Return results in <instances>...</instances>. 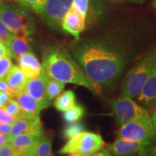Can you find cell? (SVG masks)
Here are the masks:
<instances>
[{
    "label": "cell",
    "mask_w": 156,
    "mask_h": 156,
    "mask_svg": "<svg viewBox=\"0 0 156 156\" xmlns=\"http://www.w3.org/2000/svg\"><path fill=\"white\" fill-rule=\"evenodd\" d=\"M117 138L141 142L153 146L156 142V129L153 121L137 120L121 126Z\"/></svg>",
    "instance_id": "cell-7"
},
{
    "label": "cell",
    "mask_w": 156,
    "mask_h": 156,
    "mask_svg": "<svg viewBox=\"0 0 156 156\" xmlns=\"http://www.w3.org/2000/svg\"><path fill=\"white\" fill-rule=\"evenodd\" d=\"M84 129H85V127H84L83 124L82 123L77 122L70 123L69 125L64 129V136L66 139L69 140L70 138L73 137L77 134L83 132Z\"/></svg>",
    "instance_id": "cell-24"
},
{
    "label": "cell",
    "mask_w": 156,
    "mask_h": 156,
    "mask_svg": "<svg viewBox=\"0 0 156 156\" xmlns=\"http://www.w3.org/2000/svg\"><path fill=\"white\" fill-rule=\"evenodd\" d=\"M0 91L8 93L12 98L15 94L14 91L9 87V85L5 81V80H0Z\"/></svg>",
    "instance_id": "cell-31"
},
{
    "label": "cell",
    "mask_w": 156,
    "mask_h": 156,
    "mask_svg": "<svg viewBox=\"0 0 156 156\" xmlns=\"http://www.w3.org/2000/svg\"><path fill=\"white\" fill-rule=\"evenodd\" d=\"M131 1H139V2H140V1H143V0H131Z\"/></svg>",
    "instance_id": "cell-41"
},
{
    "label": "cell",
    "mask_w": 156,
    "mask_h": 156,
    "mask_svg": "<svg viewBox=\"0 0 156 156\" xmlns=\"http://www.w3.org/2000/svg\"><path fill=\"white\" fill-rule=\"evenodd\" d=\"M11 132V124L0 122V134L9 136Z\"/></svg>",
    "instance_id": "cell-33"
},
{
    "label": "cell",
    "mask_w": 156,
    "mask_h": 156,
    "mask_svg": "<svg viewBox=\"0 0 156 156\" xmlns=\"http://www.w3.org/2000/svg\"><path fill=\"white\" fill-rule=\"evenodd\" d=\"M9 0H0V6L4 5V4L7 3V2H9Z\"/></svg>",
    "instance_id": "cell-38"
},
{
    "label": "cell",
    "mask_w": 156,
    "mask_h": 156,
    "mask_svg": "<svg viewBox=\"0 0 156 156\" xmlns=\"http://www.w3.org/2000/svg\"><path fill=\"white\" fill-rule=\"evenodd\" d=\"M141 156H156V145L150 147Z\"/></svg>",
    "instance_id": "cell-36"
},
{
    "label": "cell",
    "mask_w": 156,
    "mask_h": 156,
    "mask_svg": "<svg viewBox=\"0 0 156 156\" xmlns=\"http://www.w3.org/2000/svg\"><path fill=\"white\" fill-rule=\"evenodd\" d=\"M12 65L11 56H5L0 58V80L5 79Z\"/></svg>",
    "instance_id": "cell-27"
},
{
    "label": "cell",
    "mask_w": 156,
    "mask_h": 156,
    "mask_svg": "<svg viewBox=\"0 0 156 156\" xmlns=\"http://www.w3.org/2000/svg\"><path fill=\"white\" fill-rule=\"evenodd\" d=\"M12 98L8 93L0 91V107L3 108Z\"/></svg>",
    "instance_id": "cell-32"
},
{
    "label": "cell",
    "mask_w": 156,
    "mask_h": 156,
    "mask_svg": "<svg viewBox=\"0 0 156 156\" xmlns=\"http://www.w3.org/2000/svg\"><path fill=\"white\" fill-rule=\"evenodd\" d=\"M23 133L44 134L40 117L31 118L21 114L11 125L9 138Z\"/></svg>",
    "instance_id": "cell-10"
},
{
    "label": "cell",
    "mask_w": 156,
    "mask_h": 156,
    "mask_svg": "<svg viewBox=\"0 0 156 156\" xmlns=\"http://www.w3.org/2000/svg\"><path fill=\"white\" fill-rule=\"evenodd\" d=\"M43 136L44 134H20L9 138V142L12 146L15 153L26 151L34 152L36 145Z\"/></svg>",
    "instance_id": "cell-14"
},
{
    "label": "cell",
    "mask_w": 156,
    "mask_h": 156,
    "mask_svg": "<svg viewBox=\"0 0 156 156\" xmlns=\"http://www.w3.org/2000/svg\"><path fill=\"white\" fill-rule=\"evenodd\" d=\"M104 145V141L100 134L83 131L68 140L60 149L59 153L88 155L103 149Z\"/></svg>",
    "instance_id": "cell-5"
},
{
    "label": "cell",
    "mask_w": 156,
    "mask_h": 156,
    "mask_svg": "<svg viewBox=\"0 0 156 156\" xmlns=\"http://www.w3.org/2000/svg\"><path fill=\"white\" fill-rule=\"evenodd\" d=\"M17 61L19 67L28 80L38 77L44 73L42 64L40 63L35 54L31 51L21 55Z\"/></svg>",
    "instance_id": "cell-13"
},
{
    "label": "cell",
    "mask_w": 156,
    "mask_h": 156,
    "mask_svg": "<svg viewBox=\"0 0 156 156\" xmlns=\"http://www.w3.org/2000/svg\"><path fill=\"white\" fill-rule=\"evenodd\" d=\"M151 147L152 146L141 142L117 138L107 146L106 149L113 156H130L136 154L141 156Z\"/></svg>",
    "instance_id": "cell-9"
},
{
    "label": "cell",
    "mask_w": 156,
    "mask_h": 156,
    "mask_svg": "<svg viewBox=\"0 0 156 156\" xmlns=\"http://www.w3.org/2000/svg\"><path fill=\"white\" fill-rule=\"evenodd\" d=\"M89 0H73V8L86 17Z\"/></svg>",
    "instance_id": "cell-28"
},
{
    "label": "cell",
    "mask_w": 156,
    "mask_h": 156,
    "mask_svg": "<svg viewBox=\"0 0 156 156\" xmlns=\"http://www.w3.org/2000/svg\"><path fill=\"white\" fill-rule=\"evenodd\" d=\"M42 67L48 77L64 83L83 86L98 94L99 87L86 75L69 51L60 45L48 46L43 51Z\"/></svg>",
    "instance_id": "cell-2"
},
{
    "label": "cell",
    "mask_w": 156,
    "mask_h": 156,
    "mask_svg": "<svg viewBox=\"0 0 156 156\" xmlns=\"http://www.w3.org/2000/svg\"><path fill=\"white\" fill-rule=\"evenodd\" d=\"M85 19L83 15L72 7L62 20L61 28L71 34L75 41L80 39V35L85 29Z\"/></svg>",
    "instance_id": "cell-12"
},
{
    "label": "cell",
    "mask_w": 156,
    "mask_h": 156,
    "mask_svg": "<svg viewBox=\"0 0 156 156\" xmlns=\"http://www.w3.org/2000/svg\"><path fill=\"white\" fill-rule=\"evenodd\" d=\"M15 151L9 142L0 146V156H15Z\"/></svg>",
    "instance_id": "cell-29"
},
{
    "label": "cell",
    "mask_w": 156,
    "mask_h": 156,
    "mask_svg": "<svg viewBox=\"0 0 156 156\" xmlns=\"http://www.w3.org/2000/svg\"><path fill=\"white\" fill-rule=\"evenodd\" d=\"M72 7L73 0H46L41 14L42 20L51 28H60L62 20Z\"/></svg>",
    "instance_id": "cell-8"
},
{
    "label": "cell",
    "mask_w": 156,
    "mask_h": 156,
    "mask_svg": "<svg viewBox=\"0 0 156 156\" xmlns=\"http://www.w3.org/2000/svg\"><path fill=\"white\" fill-rule=\"evenodd\" d=\"M14 36V34L7 28V27L0 20V42L8 47L9 43Z\"/></svg>",
    "instance_id": "cell-25"
},
{
    "label": "cell",
    "mask_w": 156,
    "mask_h": 156,
    "mask_svg": "<svg viewBox=\"0 0 156 156\" xmlns=\"http://www.w3.org/2000/svg\"><path fill=\"white\" fill-rule=\"evenodd\" d=\"M9 141V136L6 134H0V146L5 145L6 143H8Z\"/></svg>",
    "instance_id": "cell-37"
},
{
    "label": "cell",
    "mask_w": 156,
    "mask_h": 156,
    "mask_svg": "<svg viewBox=\"0 0 156 156\" xmlns=\"http://www.w3.org/2000/svg\"><path fill=\"white\" fill-rule=\"evenodd\" d=\"M76 104V96L73 91L67 90L61 93L54 101V107L59 112H64Z\"/></svg>",
    "instance_id": "cell-19"
},
{
    "label": "cell",
    "mask_w": 156,
    "mask_h": 156,
    "mask_svg": "<svg viewBox=\"0 0 156 156\" xmlns=\"http://www.w3.org/2000/svg\"><path fill=\"white\" fill-rule=\"evenodd\" d=\"M46 78L47 76L45 75L44 71L38 77L28 80L25 88V90L37 101L41 110L46 108L50 104L46 97Z\"/></svg>",
    "instance_id": "cell-11"
},
{
    "label": "cell",
    "mask_w": 156,
    "mask_h": 156,
    "mask_svg": "<svg viewBox=\"0 0 156 156\" xmlns=\"http://www.w3.org/2000/svg\"><path fill=\"white\" fill-rule=\"evenodd\" d=\"M15 117L11 116L4 110L3 108L0 107V122L5 123V124H12L15 122Z\"/></svg>",
    "instance_id": "cell-30"
},
{
    "label": "cell",
    "mask_w": 156,
    "mask_h": 156,
    "mask_svg": "<svg viewBox=\"0 0 156 156\" xmlns=\"http://www.w3.org/2000/svg\"><path fill=\"white\" fill-rule=\"evenodd\" d=\"M68 156H86V155H79V154H69V155H68Z\"/></svg>",
    "instance_id": "cell-39"
},
{
    "label": "cell",
    "mask_w": 156,
    "mask_h": 156,
    "mask_svg": "<svg viewBox=\"0 0 156 156\" xmlns=\"http://www.w3.org/2000/svg\"><path fill=\"white\" fill-rule=\"evenodd\" d=\"M23 7H28L37 14H41L46 0H15Z\"/></svg>",
    "instance_id": "cell-23"
},
{
    "label": "cell",
    "mask_w": 156,
    "mask_h": 156,
    "mask_svg": "<svg viewBox=\"0 0 156 156\" xmlns=\"http://www.w3.org/2000/svg\"><path fill=\"white\" fill-rule=\"evenodd\" d=\"M31 39L29 37L13 36L9 43L8 48L11 57L17 60L20 56L27 52L31 51Z\"/></svg>",
    "instance_id": "cell-18"
},
{
    "label": "cell",
    "mask_w": 156,
    "mask_h": 156,
    "mask_svg": "<svg viewBox=\"0 0 156 156\" xmlns=\"http://www.w3.org/2000/svg\"><path fill=\"white\" fill-rule=\"evenodd\" d=\"M33 156H53L51 139L43 136L36 145Z\"/></svg>",
    "instance_id": "cell-21"
},
{
    "label": "cell",
    "mask_w": 156,
    "mask_h": 156,
    "mask_svg": "<svg viewBox=\"0 0 156 156\" xmlns=\"http://www.w3.org/2000/svg\"><path fill=\"white\" fill-rule=\"evenodd\" d=\"M4 80L15 93H17L25 90L28 79L25 77L20 68L12 65Z\"/></svg>",
    "instance_id": "cell-16"
},
{
    "label": "cell",
    "mask_w": 156,
    "mask_h": 156,
    "mask_svg": "<svg viewBox=\"0 0 156 156\" xmlns=\"http://www.w3.org/2000/svg\"><path fill=\"white\" fill-rule=\"evenodd\" d=\"M3 108L7 114L15 117V118H17V116L22 114V111H21L18 103L12 98L3 107Z\"/></svg>",
    "instance_id": "cell-26"
},
{
    "label": "cell",
    "mask_w": 156,
    "mask_h": 156,
    "mask_svg": "<svg viewBox=\"0 0 156 156\" xmlns=\"http://www.w3.org/2000/svg\"><path fill=\"white\" fill-rule=\"evenodd\" d=\"M0 20L15 36L29 37L35 30L32 17L20 4L7 2L0 6Z\"/></svg>",
    "instance_id": "cell-4"
},
{
    "label": "cell",
    "mask_w": 156,
    "mask_h": 156,
    "mask_svg": "<svg viewBox=\"0 0 156 156\" xmlns=\"http://www.w3.org/2000/svg\"><path fill=\"white\" fill-rule=\"evenodd\" d=\"M156 70V48L148 52L126 75L122 85V95L137 97L148 78Z\"/></svg>",
    "instance_id": "cell-3"
},
{
    "label": "cell",
    "mask_w": 156,
    "mask_h": 156,
    "mask_svg": "<svg viewBox=\"0 0 156 156\" xmlns=\"http://www.w3.org/2000/svg\"><path fill=\"white\" fill-rule=\"evenodd\" d=\"M86 156H113L112 154L109 153V151L107 149H103L101 150V151L95 152L92 154H90Z\"/></svg>",
    "instance_id": "cell-35"
},
{
    "label": "cell",
    "mask_w": 156,
    "mask_h": 156,
    "mask_svg": "<svg viewBox=\"0 0 156 156\" xmlns=\"http://www.w3.org/2000/svg\"><path fill=\"white\" fill-rule=\"evenodd\" d=\"M12 98L18 103L23 114L31 118L40 117L39 114L41 108L39 106L37 101L33 98L26 91L23 90L15 93Z\"/></svg>",
    "instance_id": "cell-15"
},
{
    "label": "cell",
    "mask_w": 156,
    "mask_h": 156,
    "mask_svg": "<svg viewBox=\"0 0 156 156\" xmlns=\"http://www.w3.org/2000/svg\"><path fill=\"white\" fill-rule=\"evenodd\" d=\"M65 87V83L51 78H46V92L48 101L51 102L55 98L61 94Z\"/></svg>",
    "instance_id": "cell-20"
},
{
    "label": "cell",
    "mask_w": 156,
    "mask_h": 156,
    "mask_svg": "<svg viewBox=\"0 0 156 156\" xmlns=\"http://www.w3.org/2000/svg\"><path fill=\"white\" fill-rule=\"evenodd\" d=\"M72 51L86 75L98 86H112L127 62L124 51L102 39L87 40L75 45Z\"/></svg>",
    "instance_id": "cell-1"
},
{
    "label": "cell",
    "mask_w": 156,
    "mask_h": 156,
    "mask_svg": "<svg viewBox=\"0 0 156 156\" xmlns=\"http://www.w3.org/2000/svg\"><path fill=\"white\" fill-rule=\"evenodd\" d=\"M114 117L119 125L137 120H151L152 117L145 107L137 104L129 97L122 95L112 102Z\"/></svg>",
    "instance_id": "cell-6"
},
{
    "label": "cell",
    "mask_w": 156,
    "mask_h": 156,
    "mask_svg": "<svg viewBox=\"0 0 156 156\" xmlns=\"http://www.w3.org/2000/svg\"><path fill=\"white\" fill-rule=\"evenodd\" d=\"M5 56H11L10 52H9V48L6 45L4 44L3 43L0 42V58Z\"/></svg>",
    "instance_id": "cell-34"
},
{
    "label": "cell",
    "mask_w": 156,
    "mask_h": 156,
    "mask_svg": "<svg viewBox=\"0 0 156 156\" xmlns=\"http://www.w3.org/2000/svg\"><path fill=\"white\" fill-rule=\"evenodd\" d=\"M153 8L156 9V0H155V1L153 2Z\"/></svg>",
    "instance_id": "cell-40"
},
{
    "label": "cell",
    "mask_w": 156,
    "mask_h": 156,
    "mask_svg": "<svg viewBox=\"0 0 156 156\" xmlns=\"http://www.w3.org/2000/svg\"><path fill=\"white\" fill-rule=\"evenodd\" d=\"M85 108L81 105L75 104L71 108L64 112V119L67 123H73L78 122L85 114Z\"/></svg>",
    "instance_id": "cell-22"
},
{
    "label": "cell",
    "mask_w": 156,
    "mask_h": 156,
    "mask_svg": "<svg viewBox=\"0 0 156 156\" xmlns=\"http://www.w3.org/2000/svg\"><path fill=\"white\" fill-rule=\"evenodd\" d=\"M137 98L142 106L150 107L156 103V70L146 81Z\"/></svg>",
    "instance_id": "cell-17"
}]
</instances>
